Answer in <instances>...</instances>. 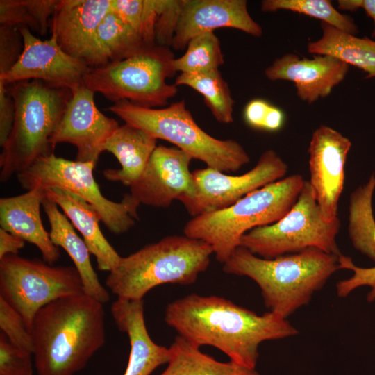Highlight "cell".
<instances>
[{
  "instance_id": "ab89813d",
  "label": "cell",
  "mask_w": 375,
  "mask_h": 375,
  "mask_svg": "<svg viewBox=\"0 0 375 375\" xmlns=\"http://www.w3.org/2000/svg\"><path fill=\"white\" fill-rule=\"evenodd\" d=\"M267 101L262 99H253L245 106L243 117L245 122L251 127L262 129L267 114L271 107Z\"/></svg>"
},
{
  "instance_id": "f35d334b",
  "label": "cell",
  "mask_w": 375,
  "mask_h": 375,
  "mask_svg": "<svg viewBox=\"0 0 375 375\" xmlns=\"http://www.w3.org/2000/svg\"><path fill=\"white\" fill-rule=\"evenodd\" d=\"M15 114V103L7 85L0 82V144L4 145L11 132Z\"/></svg>"
},
{
  "instance_id": "4fadbf2b",
  "label": "cell",
  "mask_w": 375,
  "mask_h": 375,
  "mask_svg": "<svg viewBox=\"0 0 375 375\" xmlns=\"http://www.w3.org/2000/svg\"><path fill=\"white\" fill-rule=\"evenodd\" d=\"M17 28L23 40V50L17 62L0 76V82L8 85L36 79L66 88L72 93L83 85L85 76L92 68L65 53L58 45L54 33L49 40H42L26 26Z\"/></svg>"
},
{
  "instance_id": "6da1fadb",
  "label": "cell",
  "mask_w": 375,
  "mask_h": 375,
  "mask_svg": "<svg viewBox=\"0 0 375 375\" xmlns=\"http://www.w3.org/2000/svg\"><path fill=\"white\" fill-rule=\"evenodd\" d=\"M165 321L192 344L214 347L251 369H256L262 342L298 334L287 319L272 312L260 315L227 299L194 293L169 303Z\"/></svg>"
},
{
  "instance_id": "d4e9b609",
  "label": "cell",
  "mask_w": 375,
  "mask_h": 375,
  "mask_svg": "<svg viewBox=\"0 0 375 375\" xmlns=\"http://www.w3.org/2000/svg\"><path fill=\"white\" fill-rule=\"evenodd\" d=\"M320 25L322 37L308 42L309 53L333 56L363 70L366 78L375 77V41L344 33L324 22Z\"/></svg>"
},
{
  "instance_id": "7402d4cb",
  "label": "cell",
  "mask_w": 375,
  "mask_h": 375,
  "mask_svg": "<svg viewBox=\"0 0 375 375\" xmlns=\"http://www.w3.org/2000/svg\"><path fill=\"white\" fill-rule=\"evenodd\" d=\"M45 192L80 232L90 253L96 258L98 269L109 272L113 270L122 257L103 235L97 210L83 199L60 188H48Z\"/></svg>"
},
{
  "instance_id": "8992f818",
  "label": "cell",
  "mask_w": 375,
  "mask_h": 375,
  "mask_svg": "<svg viewBox=\"0 0 375 375\" xmlns=\"http://www.w3.org/2000/svg\"><path fill=\"white\" fill-rule=\"evenodd\" d=\"M305 180L292 174L265 185L226 208L192 217L184 235L209 244L217 261L224 263L251 230L274 224L296 202Z\"/></svg>"
},
{
  "instance_id": "603a6c76",
  "label": "cell",
  "mask_w": 375,
  "mask_h": 375,
  "mask_svg": "<svg viewBox=\"0 0 375 375\" xmlns=\"http://www.w3.org/2000/svg\"><path fill=\"white\" fill-rule=\"evenodd\" d=\"M50 224V238L58 247H62L72 260L81 278L84 293L105 303L110 294L101 283L90 257L89 249L74 230V227L59 210L58 206L46 194L42 205Z\"/></svg>"
},
{
  "instance_id": "f1b7e54d",
  "label": "cell",
  "mask_w": 375,
  "mask_h": 375,
  "mask_svg": "<svg viewBox=\"0 0 375 375\" xmlns=\"http://www.w3.org/2000/svg\"><path fill=\"white\" fill-rule=\"evenodd\" d=\"M174 84L188 86L200 93L217 122H233L235 101L219 69L203 74L181 73Z\"/></svg>"
},
{
  "instance_id": "7a4b0ae2",
  "label": "cell",
  "mask_w": 375,
  "mask_h": 375,
  "mask_svg": "<svg viewBox=\"0 0 375 375\" xmlns=\"http://www.w3.org/2000/svg\"><path fill=\"white\" fill-rule=\"evenodd\" d=\"M38 375H74L105 344L103 303L85 293L42 308L31 328Z\"/></svg>"
},
{
  "instance_id": "9a60e30c",
  "label": "cell",
  "mask_w": 375,
  "mask_h": 375,
  "mask_svg": "<svg viewBox=\"0 0 375 375\" xmlns=\"http://www.w3.org/2000/svg\"><path fill=\"white\" fill-rule=\"evenodd\" d=\"M351 147L349 138L324 124L314 131L310 140L308 182L326 222L338 217V203L344 185V167Z\"/></svg>"
},
{
  "instance_id": "52a82bcc",
  "label": "cell",
  "mask_w": 375,
  "mask_h": 375,
  "mask_svg": "<svg viewBox=\"0 0 375 375\" xmlns=\"http://www.w3.org/2000/svg\"><path fill=\"white\" fill-rule=\"evenodd\" d=\"M108 110L126 124L139 128L155 138L166 140L224 173L235 172L250 162L244 147L233 140H219L203 131L186 108L184 100L164 108H151L122 100Z\"/></svg>"
},
{
  "instance_id": "e575fe53",
  "label": "cell",
  "mask_w": 375,
  "mask_h": 375,
  "mask_svg": "<svg viewBox=\"0 0 375 375\" xmlns=\"http://www.w3.org/2000/svg\"><path fill=\"white\" fill-rule=\"evenodd\" d=\"M32 352L13 344L0 333V375H33Z\"/></svg>"
},
{
  "instance_id": "277c9868",
  "label": "cell",
  "mask_w": 375,
  "mask_h": 375,
  "mask_svg": "<svg viewBox=\"0 0 375 375\" xmlns=\"http://www.w3.org/2000/svg\"><path fill=\"white\" fill-rule=\"evenodd\" d=\"M213 254L206 242L186 235H169L122 257L105 284L117 298L143 300L162 284L191 285L205 272Z\"/></svg>"
},
{
  "instance_id": "836d02e7",
  "label": "cell",
  "mask_w": 375,
  "mask_h": 375,
  "mask_svg": "<svg viewBox=\"0 0 375 375\" xmlns=\"http://www.w3.org/2000/svg\"><path fill=\"white\" fill-rule=\"evenodd\" d=\"M0 328L1 332L13 344L33 353V342L32 335L28 330L23 317L1 297Z\"/></svg>"
},
{
  "instance_id": "d6a6232c",
  "label": "cell",
  "mask_w": 375,
  "mask_h": 375,
  "mask_svg": "<svg viewBox=\"0 0 375 375\" xmlns=\"http://www.w3.org/2000/svg\"><path fill=\"white\" fill-rule=\"evenodd\" d=\"M110 8L140 36L147 47L156 45L158 0H110Z\"/></svg>"
},
{
  "instance_id": "d6986e66",
  "label": "cell",
  "mask_w": 375,
  "mask_h": 375,
  "mask_svg": "<svg viewBox=\"0 0 375 375\" xmlns=\"http://www.w3.org/2000/svg\"><path fill=\"white\" fill-rule=\"evenodd\" d=\"M349 67L330 55H317L309 59L287 53L276 58L265 69V75L272 81L294 83L298 97L311 104L328 97L334 87L344 81Z\"/></svg>"
},
{
  "instance_id": "8d00e7d4",
  "label": "cell",
  "mask_w": 375,
  "mask_h": 375,
  "mask_svg": "<svg viewBox=\"0 0 375 375\" xmlns=\"http://www.w3.org/2000/svg\"><path fill=\"white\" fill-rule=\"evenodd\" d=\"M185 0H158L156 38L158 45L172 46Z\"/></svg>"
},
{
  "instance_id": "d590c367",
  "label": "cell",
  "mask_w": 375,
  "mask_h": 375,
  "mask_svg": "<svg viewBox=\"0 0 375 375\" xmlns=\"http://www.w3.org/2000/svg\"><path fill=\"white\" fill-rule=\"evenodd\" d=\"M340 269L353 272L349 278L340 281L336 284L337 294L340 297H346L354 290L362 286H369L371 289L367 296V300L372 302L375 300V267L364 268L356 265L351 258L340 253L338 256Z\"/></svg>"
},
{
  "instance_id": "83f0119b",
  "label": "cell",
  "mask_w": 375,
  "mask_h": 375,
  "mask_svg": "<svg viewBox=\"0 0 375 375\" xmlns=\"http://www.w3.org/2000/svg\"><path fill=\"white\" fill-rule=\"evenodd\" d=\"M97 40L108 64L132 57L148 47L140 36L111 11L110 8L99 25Z\"/></svg>"
},
{
  "instance_id": "4dcf8cb0",
  "label": "cell",
  "mask_w": 375,
  "mask_h": 375,
  "mask_svg": "<svg viewBox=\"0 0 375 375\" xmlns=\"http://www.w3.org/2000/svg\"><path fill=\"white\" fill-rule=\"evenodd\" d=\"M260 9L263 12L290 10L319 19L344 33H358L353 19L338 12L328 0H263Z\"/></svg>"
},
{
  "instance_id": "9c48e42d",
  "label": "cell",
  "mask_w": 375,
  "mask_h": 375,
  "mask_svg": "<svg viewBox=\"0 0 375 375\" xmlns=\"http://www.w3.org/2000/svg\"><path fill=\"white\" fill-rule=\"evenodd\" d=\"M340 228L338 217L331 222L323 218L313 190L305 181L292 207L276 222L255 228L244 234L240 246L263 258H274L317 248L340 255L336 236Z\"/></svg>"
},
{
  "instance_id": "4316f807",
  "label": "cell",
  "mask_w": 375,
  "mask_h": 375,
  "mask_svg": "<svg viewBox=\"0 0 375 375\" xmlns=\"http://www.w3.org/2000/svg\"><path fill=\"white\" fill-rule=\"evenodd\" d=\"M375 176L358 187L350 195L348 216L349 237L356 249L375 262V219L372 196Z\"/></svg>"
},
{
  "instance_id": "74e56055",
  "label": "cell",
  "mask_w": 375,
  "mask_h": 375,
  "mask_svg": "<svg viewBox=\"0 0 375 375\" xmlns=\"http://www.w3.org/2000/svg\"><path fill=\"white\" fill-rule=\"evenodd\" d=\"M23 50V40L17 27L0 25V76L17 62Z\"/></svg>"
},
{
  "instance_id": "ffe728a7",
  "label": "cell",
  "mask_w": 375,
  "mask_h": 375,
  "mask_svg": "<svg viewBox=\"0 0 375 375\" xmlns=\"http://www.w3.org/2000/svg\"><path fill=\"white\" fill-rule=\"evenodd\" d=\"M111 314L118 329L130 343L128 364L123 375H150L159 366L167 364L169 349L156 344L150 337L144 320V301L117 298Z\"/></svg>"
},
{
  "instance_id": "e0dca14e",
  "label": "cell",
  "mask_w": 375,
  "mask_h": 375,
  "mask_svg": "<svg viewBox=\"0 0 375 375\" xmlns=\"http://www.w3.org/2000/svg\"><path fill=\"white\" fill-rule=\"evenodd\" d=\"M94 95L84 85L72 93L51 143L53 149L58 143L72 144L77 149L76 160L97 165L105 144L119 125L97 108Z\"/></svg>"
},
{
  "instance_id": "1f68e13d",
  "label": "cell",
  "mask_w": 375,
  "mask_h": 375,
  "mask_svg": "<svg viewBox=\"0 0 375 375\" xmlns=\"http://www.w3.org/2000/svg\"><path fill=\"white\" fill-rule=\"evenodd\" d=\"M224 62L220 41L214 32L191 39L185 53L174 60L175 71L181 74H203L219 69Z\"/></svg>"
},
{
  "instance_id": "484cf974",
  "label": "cell",
  "mask_w": 375,
  "mask_h": 375,
  "mask_svg": "<svg viewBox=\"0 0 375 375\" xmlns=\"http://www.w3.org/2000/svg\"><path fill=\"white\" fill-rule=\"evenodd\" d=\"M169 349L167 366L160 375H260L256 369L233 361H218L179 335Z\"/></svg>"
},
{
  "instance_id": "3957f363",
  "label": "cell",
  "mask_w": 375,
  "mask_h": 375,
  "mask_svg": "<svg viewBox=\"0 0 375 375\" xmlns=\"http://www.w3.org/2000/svg\"><path fill=\"white\" fill-rule=\"evenodd\" d=\"M338 256L308 248L268 259L240 246L223 264V271L252 279L269 311L287 319L340 270Z\"/></svg>"
},
{
  "instance_id": "b9f144b4",
  "label": "cell",
  "mask_w": 375,
  "mask_h": 375,
  "mask_svg": "<svg viewBox=\"0 0 375 375\" xmlns=\"http://www.w3.org/2000/svg\"><path fill=\"white\" fill-rule=\"evenodd\" d=\"M285 115L278 108L271 106L263 124V130L267 131H277L283 126Z\"/></svg>"
},
{
  "instance_id": "f546056e",
  "label": "cell",
  "mask_w": 375,
  "mask_h": 375,
  "mask_svg": "<svg viewBox=\"0 0 375 375\" xmlns=\"http://www.w3.org/2000/svg\"><path fill=\"white\" fill-rule=\"evenodd\" d=\"M59 0H1L0 25L26 26L44 35Z\"/></svg>"
},
{
  "instance_id": "5b68a950",
  "label": "cell",
  "mask_w": 375,
  "mask_h": 375,
  "mask_svg": "<svg viewBox=\"0 0 375 375\" xmlns=\"http://www.w3.org/2000/svg\"><path fill=\"white\" fill-rule=\"evenodd\" d=\"M8 85L15 114L0 155L1 182L53 152L51 139L72 97L70 90L40 80L22 81Z\"/></svg>"
},
{
  "instance_id": "44dd1931",
  "label": "cell",
  "mask_w": 375,
  "mask_h": 375,
  "mask_svg": "<svg viewBox=\"0 0 375 375\" xmlns=\"http://www.w3.org/2000/svg\"><path fill=\"white\" fill-rule=\"evenodd\" d=\"M45 190L35 188L0 199L1 228L36 246L44 262L53 265L60 257L59 247L51 241L42 224L40 206Z\"/></svg>"
},
{
  "instance_id": "5bb4252c",
  "label": "cell",
  "mask_w": 375,
  "mask_h": 375,
  "mask_svg": "<svg viewBox=\"0 0 375 375\" xmlns=\"http://www.w3.org/2000/svg\"><path fill=\"white\" fill-rule=\"evenodd\" d=\"M193 158L177 147L157 146L139 179L130 186L131 199L167 208L174 200L182 203L192 198L195 185L190 164Z\"/></svg>"
},
{
  "instance_id": "8fae6325",
  "label": "cell",
  "mask_w": 375,
  "mask_h": 375,
  "mask_svg": "<svg viewBox=\"0 0 375 375\" xmlns=\"http://www.w3.org/2000/svg\"><path fill=\"white\" fill-rule=\"evenodd\" d=\"M84 293L75 267L7 255L0 259V297L23 317L31 332L36 313L51 302Z\"/></svg>"
},
{
  "instance_id": "cb8c5ba5",
  "label": "cell",
  "mask_w": 375,
  "mask_h": 375,
  "mask_svg": "<svg viewBox=\"0 0 375 375\" xmlns=\"http://www.w3.org/2000/svg\"><path fill=\"white\" fill-rule=\"evenodd\" d=\"M157 147V139L144 131L128 124L119 126L103 147V151L112 153L120 169H106L104 177L126 186L135 183L144 172Z\"/></svg>"
},
{
  "instance_id": "7bdbcfd3",
  "label": "cell",
  "mask_w": 375,
  "mask_h": 375,
  "mask_svg": "<svg viewBox=\"0 0 375 375\" xmlns=\"http://www.w3.org/2000/svg\"><path fill=\"white\" fill-rule=\"evenodd\" d=\"M361 8L364 9L366 15L373 20L374 28L372 33V36L374 38L375 37V0H361Z\"/></svg>"
},
{
  "instance_id": "60d3db41",
  "label": "cell",
  "mask_w": 375,
  "mask_h": 375,
  "mask_svg": "<svg viewBox=\"0 0 375 375\" xmlns=\"http://www.w3.org/2000/svg\"><path fill=\"white\" fill-rule=\"evenodd\" d=\"M24 245L25 241L22 239L0 228V259L10 254L17 255Z\"/></svg>"
},
{
  "instance_id": "7c38bea8",
  "label": "cell",
  "mask_w": 375,
  "mask_h": 375,
  "mask_svg": "<svg viewBox=\"0 0 375 375\" xmlns=\"http://www.w3.org/2000/svg\"><path fill=\"white\" fill-rule=\"evenodd\" d=\"M288 164L273 149L264 151L256 165L239 176H231L211 167L195 169V194L183 202L193 217L226 208L266 185L284 177Z\"/></svg>"
},
{
  "instance_id": "ee69618b",
  "label": "cell",
  "mask_w": 375,
  "mask_h": 375,
  "mask_svg": "<svg viewBox=\"0 0 375 375\" xmlns=\"http://www.w3.org/2000/svg\"><path fill=\"white\" fill-rule=\"evenodd\" d=\"M338 8L340 10L353 12L361 8V0H339Z\"/></svg>"
},
{
  "instance_id": "2e32d148",
  "label": "cell",
  "mask_w": 375,
  "mask_h": 375,
  "mask_svg": "<svg viewBox=\"0 0 375 375\" xmlns=\"http://www.w3.org/2000/svg\"><path fill=\"white\" fill-rule=\"evenodd\" d=\"M110 0H59L50 20L58 45L91 68L107 65L100 50L97 29L110 10Z\"/></svg>"
},
{
  "instance_id": "ba28073f",
  "label": "cell",
  "mask_w": 375,
  "mask_h": 375,
  "mask_svg": "<svg viewBox=\"0 0 375 375\" xmlns=\"http://www.w3.org/2000/svg\"><path fill=\"white\" fill-rule=\"evenodd\" d=\"M169 47H148L125 60L92 68L83 85L116 103L126 100L154 108L167 104L178 92V86L167 83L176 72Z\"/></svg>"
},
{
  "instance_id": "ac0fdd59",
  "label": "cell",
  "mask_w": 375,
  "mask_h": 375,
  "mask_svg": "<svg viewBox=\"0 0 375 375\" xmlns=\"http://www.w3.org/2000/svg\"><path fill=\"white\" fill-rule=\"evenodd\" d=\"M232 28L254 37L262 28L250 15L246 0H185L175 30L172 47L183 50L195 36Z\"/></svg>"
},
{
  "instance_id": "30bf717a",
  "label": "cell",
  "mask_w": 375,
  "mask_h": 375,
  "mask_svg": "<svg viewBox=\"0 0 375 375\" xmlns=\"http://www.w3.org/2000/svg\"><path fill=\"white\" fill-rule=\"evenodd\" d=\"M92 162L72 161L54 153L37 159L17 174L21 186L27 190L58 188L83 199L99 213L101 221L115 234L128 231L138 219V208L128 194L121 202L112 201L101 192Z\"/></svg>"
}]
</instances>
